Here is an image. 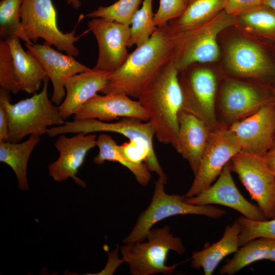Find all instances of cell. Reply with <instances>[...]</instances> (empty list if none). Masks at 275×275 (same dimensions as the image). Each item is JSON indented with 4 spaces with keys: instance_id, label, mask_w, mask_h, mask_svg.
I'll return each instance as SVG.
<instances>
[{
    "instance_id": "obj_1",
    "label": "cell",
    "mask_w": 275,
    "mask_h": 275,
    "mask_svg": "<svg viewBox=\"0 0 275 275\" xmlns=\"http://www.w3.org/2000/svg\"><path fill=\"white\" fill-rule=\"evenodd\" d=\"M173 35L168 23L157 27L147 42L129 53L120 68L109 73L100 92L122 93L138 99L173 57Z\"/></svg>"
},
{
    "instance_id": "obj_2",
    "label": "cell",
    "mask_w": 275,
    "mask_h": 275,
    "mask_svg": "<svg viewBox=\"0 0 275 275\" xmlns=\"http://www.w3.org/2000/svg\"><path fill=\"white\" fill-rule=\"evenodd\" d=\"M179 73L172 57L138 99L147 113L159 142L174 148L178 115L183 104Z\"/></svg>"
},
{
    "instance_id": "obj_3",
    "label": "cell",
    "mask_w": 275,
    "mask_h": 275,
    "mask_svg": "<svg viewBox=\"0 0 275 275\" xmlns=\"http://www.w3.org/2000/svg\"><path fill=\"white\" fill-rule=\"evenodd\" d=\"M49 78L43 81V89L30 98L11 103L10 92L0 89V103L7 113L9 121L8 141L18 143L27 135L39 136L46 133L49 126L64 124L59 107L48 96Z\"/></svg>"
},
{
    "instance_id": "obj_4",
    "label": "cell",
    "mask_w": 275,
    "mask_h": 275,
    "mask_svg": "<svg viewBox=\"0 0 275 275\" xmlns=\"http://www.w3.org/2000/svg\"><path fill=\"white\" fill-rule=\"evenodd\" d=\"M124 243L121 253L132 275L170 274L177 264L167 265L169 252L174 251L180 256L185 252L181 238L174 236L168 225L152 228L143 241Z\"/></svg>"
},
{
    "instance_id": "obj_5",
    "label": "cell",
    "mask_w": 275,
    "mask_h": 275,
    "mask_svg": "<svg viewBox=\"0 0 275 275\" xmlns=\"http://www.w3.org/2000/svg\"><path fill=\"white\" fill-rule=\"evenodd\" d=\"M235 18L223 10L200 25L173 34V59L177 69L180 71L195 63L217 60L219 56L217 36L232 25Z\"/></svg>"
},
{
    "instance_id": "obj_6",
    "label": "cell",
    "mask_w": 275,
    "mask_h": 275,
    "mask_svg": "<svg viewBox=\"0 0 275 275\" xmlns=\"http://www.w3.org/2000/svg\"><path fill=\"white\" fill-rule=\"evenodd\" d=\"M164 184L159 178L155 181L150 205L140 214L130 233L123 240V243L145 240L155 224L171 216L197 214L218 219L226 214L225 210L212 205H193L185 202L184 195L168 194L165 191Z\"/></svg>"
},
{
    "instance_id": "obj_7",
    "label": "cell",
    "mask_w": 275,
    "mask_h": 275,
    "mask_svg": "<svg viewBox=\"0 0 275 275\" xmlns=\"http://www.w3.org/2000/svg\"><path fill=\"white\" fill-rule=\"evenodd\" d=\"M96 132H112L121 134L130 141L144 144L148 149L149 157L145 162L149 170L155 172L164 183L167 177L162 169L156 156L153 145L155 136L154 127L149 120L144 121L134 118H123L119 121L109 122L97 119H73L64 124L52 126L47 129L46 134L50 137L67 133L85 134Z\"/></svg>"
},
{
    "instance_id": "obj_8",
    "label": "cell",
    "mask_w": 275,
    "mask_h": 275,
    "mask_svg": "<svg viewBox=\"0 0 275 275\" xmlns=\"http://www.w3.org/2000/svg\"><path fill=\"white\" fill-rule=\"evenodd\" d=\"M21 22L29 39L34 43L39 39L55 46L59 51L77 57L79 51L74 43L82 34L75 36V30L63 33L57 24V14L51 0H23Z\"/></svg>"
},
{
    "instance_id": "obj_9",
    "label": "cell",
    "mask_w": 275,
    "mask_h": 275,
    "mask_svg": "<svg viewBox=\"0 0 275 275\" xmlns=\"http://www.w3.org/2000/svg\"><path fill=\"white\" fill-rule=\"evenodd\" d=\"M183 96L182 109L204 121L211 129L219 125L216 112L217 79L209 69L191 64L179 71Z\"/></svg>"
},
{
    "instance_id": "obj_10",
    "label": "cell",
    "mask_w": 275,
    "mask_h": 275,
    "mask_svg": "<svg viewBox=\"0 0 275 275\" xmlns=\"http://www.w3.org/2000/svg\"><path fill=\"white\" fill-rule=\"evenodd\" d=\"M240 151L239 144L228 126L212 129L194 181L184 196L194 197L210 187L225 166Z\"/></svg>"
},
{
    "instance_id": "obj_11",
    "label": "cell",
    "mask_w": 275,
    "mask_h": 275,
    "mask_svg": "<svg viewBox=\"0 0 275 275\" xmlns=\"http://www.w3.org/2000/svg\"><path fill=\"white\" fill-rule=\"evenodd\" d=\"M229 164L266 218L275 217V178L263 156L240 151Z\"/></svg>"
},
{
    "instance_id": "obj_12",
    "label": "cell",
    "mask_w": 275,
    "mask_h": 275,
    "mask_svg": "<svg viewBox=\"0 0 275 275\" xmlns=\"http://www.w3.org/2000/svg\"><path fill=\"white\" fill-rule=\"evenodd\" d=\"M98 46L95 68L114 72L120 68L129 53L127 48L130 36V26L101 18H94L87 24Z\"/></svg>"
},
{
    "instance_id": "obj_13",
    "label": "cell",
    "mask_w": 275,
    "mask_h": 275,
    "mask_svg": "<svg viewBox=\"0 0 275 275\" xmlns=\"http://www.w3.org/2000/svg\"><path fill=\"white\" fill-rule=\"evenodd\" d=\"M228 126L235 135L241 151L264 156L272 148L275 139L273 99L252 115Z\"/></svg>"
},
{
    "instance_id": "obj_14",
    "label": "cell",
    "mask_w": 275,
    "mask_h": 275,
    "mask_svg": "<svg viewBox=\"0 0 275 275\" xmlns=\"http://www.w3.org/2000/svg\"><path fill=\"white\" fill-rule=\"evenodd\" d=\"M228 162L210 187L199 194L185 199V202L196 205H219L240 213L242 216L256 221L266 219L258 207L249 202L236 186Z\"/></svg>"
},
{
    "instance_id": "obj_15",
    "label": "cell",
    "mask_w": 275,
    "mask_h": 275,
    "mask_svg": "<svg viewBox=\"0 0 275 275\" xmlns=\"http://www.w3.org/2000/svg\"><path fill=\"white\" fill-rule=\"evenodd\" d=\"M25 46L38 60L50 79L53 86L51 100L58 106L65 97V85L67 79L74 75L91 69L76 61L73 56L63 54L44 42L25 43Z\"/></svg>"
},
{
    "instance_id": "obj_16",
    "label": "cell",
    "mask_w": 275,
    "mask_h": 275,
    "mask_svg": "<svg viewBox=\"0 0 275 275\" xmlns=\"http://www.w3.org/2000/svg\"><path fill=\"white\" fill-rule=\"evenodd\" d=\"M96 139L93 133L79 132L70 138L59 135L54 143L59 156L48 166L49 175L60 182L71 178L75 183L85 187L86 182L76 175L88 152L96 146Z\"/></svg>"
},
{
    "instance_id": "obj_17",
    "label": "cell",
    "mask_w": 275,
    "mask_h": 275,
    "mask_svg": "<svg viewBox=\"0 0 275 275\" xmlns=\"http://www.w3.org/2000/svg\"><path fill=\"white\" fill-rule=\"evenodd\" d=\"M273 100V96L257 87L236 80L227 81L222 90L219 109L228 124L256 112Z\"/></svg>"
},
{
    "instance_id": "obj_18",
    "label": "cell",
    "mask_w": 275,
    "mask_h": 275,
    "mask_svg": "<svg viewBox=\"0 0 275 275\" xmlns=\"http://www.w3.org/2000/svg\"><path fill=\"white\" fill-rule=\"evenodd\" d=\"M134 118L144 121L149 116L139 100L122 93L98 94L85 103L73 119H97L110 122L119 118Z\"/></svg>"
},
{
    "instance_id": "obj_19",
    "label": "cell",
    "mask_w": 275,
    "mask_h": 275,
    "mask_svg": "<svg viewBox=\"0 0 275 275\" xmlns=\"http://www.w3.org/2000/svg\"><path fill=\"white\" fill-rule=\"evenodd\" d=\"M227 63L230 70L240 76L267 78L275 76V64L258 45L237 39L229 46Z\"/></svg>"
},
{
    "instance_id": "obj_20",
    "label": "cell",
    "mask_w": 275,
    "mask_h": 275,
    "mask_svg": "<svg viewBox=\"0 0 275 275\" xmlns=\"http://www.w3.org/2000/svg\"><path fill=\"white\" fill-rule=\"evenodd\" d=\"M178 125L175 148L188 161L195 175L212 129L202 120L183 109L178 115Z\"/></svg>"
},
{
    "instance_id": "obj_21",
    "label": "cell",
    "mask_w": 275,
    "mask_h": 275,
    "mask_svg": "<svg viewBox=\"0 0 275 275\" xmlns=\"http://www.w3.org/2000/svg\"><path fill=\"white\" fill-rule=\"evenodd\" d=\"M110 73L94 67L68 78L65 85V97L58 106L62 118L65 120L74 116L85 103L101 92Z\"/></svg>"
},
{
    "instance_id": "obj_22",
    "label": "cell",
    "mask_w": 275,
    "mask_h": 275,
    "mask_svg": "<svg viewBox=\"0 0 275 275\" xmlns=\"http://www.w3.org/2000/svg\"><path fill=\"white\" fill-rule=\"evenodd\" d=\"M8 44L13 60L15 79L20 91L35 94L47 77L38 60L22 47L17 37L5 39Z\"/></svg>"
},
{
    "instance_id": "obj_23",
    "label": "cell",
    "mask_w": 275,
    "mask_h": 275,
    "mask_svg": "<svg viewBox=\"0 0 275 275\" xmlns=\"http://www.w3.org/2000/svg\"><path fill=\"white\" fill-rule=\"evenodd\" d=\"M239 235L240 226L235 219L232 225L227 226L218 241L193 253L191 266L196 269L202 268L205 275H211L224 258L238 250Z\"/></svg>"
},
{
    "instance_id": "obj_24",
    "label": "cell",
    "mask_w": 275,
    "mask_h": 275,
    "mask_svg": "<svg viewBox=\"0 0 275 275\" xmlns=\"http://www.w3.org/2000/svg\"><path fill=\"white\" fill-rule=\"evenodd\" d=\"M40 141L39 136L30 135L23 142H0V161L13 170L17 179L18 188L22 191L29 189L28 163L32 151Z\"/></svg>"
},
{
    "instance_id": "obj_25",
    "label": "cell",
    "mask_w": 275,
    "mask_h": 275,
    "mask_svg": "<svg viewBox=\"0 0 275 275\" xmlns=\"http://www.w3.org/2000/svg\"><path fill=\"white\" fill-rule=\"evenodd\" d=\"M227 0H189L183 12L170 20L168 25L173 34L200 25L224 10Z\"/></svg>"
},
{
    "instance_id": "obj_26",
    "label": "cell",
    "mask_w": 275,
    "mask_h": 275,
    "mask_svg": "<svg viewBox=\"0 0 275 275\" xmlns=\"http://www.w3.org/2000/svg\"><path fill=\"white\" fill-rule=\"evenodd\" d=\"M118 145L109 135L102 133L97 137L96 146L98 154L93 158L94 163L102 164L105 161L118 162L127 168L134 176L137 182L145 186L150 181L151 175L146 163H136L126 158L119 151Z\"/></svg>"
},
{
    "instance_id": "obj_27",
    "label": "cell",
    "mask_w": 275,
    "mask_h": 275,
    "mask_svg": "<svg viewBox=\"0 0 275 275\" xmlns=\"http://www.w3.org/2000/svg\"><path fill=\"white\" fill-rule=\"evenodd\" d=\"M272 242V239L259 238L240 246L233 257L221 267L219 273L233 275L255 262L267 260Z\"/></svg>"
},
{
    "instance_id": "obj_28",
    "label": "cell",
    "mask_w": 275,
    "mask_h": 275,
    "mask_svg": "<svg viewBox=\"0 0 275 275\" xmlns=\"http://www.w3.org/2000/svg\"><path fill=\"white\" fill-rule=\"evenodd\" d=\"M23 0L0 2V36L6 39L17 37L25 43H33L26 35L21 22L20 10Z\"/></svg>"
},
{
    "instance_id": "obj_29",
    "label": "cell",
    "mask_w": 275,
    "mask_h": 275,
    "mask_svg": "<svg viewBox=\"0 0 275 275\" xmlns=\"http://www.w3.org/2000/svg\"><path fill=\"white\" fill-rule=\"evenodd\" d=\"M153 1L144 0L142 7L133 16L130 25V36L128 47L142 45L155 31L157 27L154 22Z\"/></svg>"
},
{
    "instance_id": "obj_30",
    "label": "cell",
    "mask_w": 275,
    "mask_h": 275,
    "mask_svg": "<svg viewBox=\"0 0 275 275\" xmlns=\"http://www.w3.org/2000/svg\"><path fill=\"white\" fill-rule=\"evenodd\" d=\"M240 20L261 36L275 39V12L260 5L239 15Z\"/></svg>"
},
{
    "instance_id": "obj_31",
    "label": "cell",
    "mask_w": 275,
    "mask_h": 275,
    "mask_svg": "<svg viewBox=\"0 0 275 275\" xmlns=\"http://www.w3.org/2000/svg\"><path fill=\"white\" fill-rule=\"evenodd\" d=\"M141 3V0H118L107 6H99L87 13L86 17L103 18L130 26Z\"/></svg>"
},
{
    "instance_id": "obj_32",
    "label": "cell",
    "mask_w": 275,
    "mask_h": 275,
    "mask_svg": "<svg viewBox=\"0 0 275 275\" xmlns=\"http://www.w3.org/2000/svg\"><path fill=\"white\" fill-rule=\"evenodd\" d=\"M236 220L240 226V246L259 238L275 240V217L256 221L240 216Z\"/></svg>"
},
{
    "instance_id": "obj_33",
    "label": "cell",
    "mask_w": 275,
    "mask_h": 275,
    "mask_svg": "<svg viewBox=\"0 0 275 275\" xmlns=\"http://www.w3.org/2000/svg\"><path fill=\"white\" fill-rule=\"evenodd\" d=\"M1 88L14 94L19 91L16 84L13 58L9 46L5 39L0 40Z\"/></svg>"
},
{
    "instance_id": "obj_34",
    "label": "cell",
    "mask_w": 275,
    "mask_h": 275,
    "mask_svg": "<svg viewBox=\"0 0 275 275\" xmlns=\"http://www.w3.org/2000/svg\"><path fill=\"white\" fill-rule=\"evenodd\" d=\"M189 0H159V8L154 15L156 27L167 24L178 17L185 10Z\"/></svg>"
},
{
    "instance_id": "obj_35",
    "label": "cell",
    "mask_w": 275,
    "mask_h": 275,
    "mask_svg": "<svg viewBox=\"0 0 275 275\" xmlns=\"http://www.w3.org/2000/svg\"><path fill=\"white\" fill-rule=\"evenodd\" d=\"M119 151L129 160L136 162H146L149 157V152L147 146L143 143L129 140L118 146Z\"/></svg>"
},
{
    "instance_id": "obj_36",
    "label": "cell",
    "mask_w": 275,
    "mask_h": 275,
    "mask_svg": "<svg viewBox=\"0 0 275 275\" xmlns=\"http://www.w3.org/2000/svg\"><path fill=\"white\" fill-rule=\"evenodd\" d=\"M263 0H227L224 10L228 14L237 16L257 6Z\"/></svg>"
},
{
    "instance_id": "obj_37",
    "label": "cell",
    "mask_w": 275,
    "mask_h": 275,
    "mask_svg": "<svg viewBox=\"0 0 275 275\" xmlns=\"http://www.w3.org/2000/svg\"><path fill=\"white\" fill-rule=\"evenodd\" d=\"M9 136V121L7 111L0 103V142L8 141Z\"/></svg>"
},
{
    "instance_id": "obj_38",
    "label": "cell",
    "mask_w": 275,
    "mask_h": 275,
    "mask_svg": "<svg viewBox=\"0 0 275 275\" xmlns=\"http://www.w3.org/2000/svg\"><path fill=\"white\" fill-rule=\"evenodd\" d=\"M263 157L269 170L275 178V148L269 150Z\"/></svg>"
},
{
    "instance_id": "obj_39",
    "label": "cell",
    "mask_w": 275,
    "mask_h": 275,
    "mask_svg": "<svg viewBox=\"0 0 275 275\" xmlns=\"http://www.w3.org/2000/svg\"><path fill=\"white\" fill-rule=\"evenodd\" d=\"M68 5H70L74 9H77L80 8L81 2L80 0H65Z\"/></svg>"
},
{
    "instance_id": "obj_40",
    "label": "cell",
    "mask_w": 275,
    "mask_h": 275,
    "mask_svg": "<svg viewBox=\"0 0 275 275\" xmlns=\"http://www.w3.org/2000/svg\"><path fill=\"white\" fill-rule=\"evenodd\" d=\"M267 260L275 262V240H273L272 244Z\"/></svg>"
},
{
    "instance_id": "obj_41",
    "label": "cell",
    "mask_w": 275,
    "mask_h": 275,
    "mask_svg": "<svg viewBox=\"0 0 275 275\" xmlns=\"http://www.w3.org/2000/svg\"><path fill=\"white\" fill-rule=\"evenodd\" d=\"M262 4L270 8L275 12V0H263Z\"/></svg>"
},
{
    "instance_id": "obj_42",
    "label": "cell",
    "mask_w": 275,
    "mask_h": 275,
    "mask_svg": "<svg viewBox=\"0 0 275 275\" xmlns=\"http://www.w3.org/2000/svg\"><path fill=\"white\" fill-rule=\"evenodd\" d=\"M272 96H273V99L275 103V82L273 87L272 89Z\"/></svg>"
},
{
    "instance_id": "obj_43",
    "label": "cell",
    "mask_w": 275,
    "mask_h": 275,
    "mask_svg": "<svg viewBox=\"0 0 275 275\" xmlns=\"http://www.w3.org/2000/svg\"><path fill=\"white\" fill-rule=\"evenodd\" d=\"M272 148H275V139H274V142H273Z\"/></svg>"
}]
</instances>
